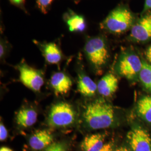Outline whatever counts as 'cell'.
I'll list each match as a JSON object with an SVG mask.
<instances>
[{"label": "cell", "mask_w": 151, "mask_h": 151, "mask_svg": "<svg viewBox=\"0 0 151 151\" xmlns=\"http://www.w3.org/2000/svg\"><path fill=\"white\" fill-rule=\"evenodd\" d=\"M83 118L87 126L92 129L110 127L114 121V111L111 105L102 100H96L87 104Z\"/></svg>", "instance_id": "6da1fadb"}, {"label": "cell", "mask_w": 151, "mask_h": 151, "mask_svg": "<svg viewBox=\"0 0 151 151\" xmlns=\"http://www.w3.org/2000/svg\"><path fill=\"white\" fill-rule=\"evenodd\" d=\"M134 20V16L128 9L119 6L109 13L100 24V27L108 32L119 35L132 27Z\"/></svg>", "instance_id": "7a4b0ae2"}, {"label": "cell", "mask_w": 151, "mask_h": 151, "mask_svg": "<svg viewBox=\"0 0 151 151\" xmlns=\"http://www.w3.org/2000/svg\"><path fill=\"white\" fill-rule=\"evenodd\" d=\"M84 52L88 61L96 71L103 68L109 58L107 44L101 37H95L87 39Z\"/></svg>", "instance_id": "3957f363"}, {"label": "cell", "mask_w": 151, "mask_h": 151, "mask_svg": "<svg viewBox=\"0 0 151 151\" xmlns=\"http://www.w3.org/2000/svg\"><path fill=\"white\" fill-rule=\"evenodd\" d=\"M75 112L72 106L66 103H60L51 108L48 118L49 126L53 128H62L73 124Z\"/></svg>", "instance_id": "277c9868"}, {"label": "cell", "mask_w": 151, "mask_h": 151, "mask_svg": "<svg viewBox=\"0 0 151 151\" xmlns=\"http://www.w3.org/2000/svg\"><path fill=\"white\" fill-rule=\"evenodd\" d=\"M17 68L20 73V80L25 86L34 91L41 89L44 85V78L40 71L25 63H21Z\"/></svg>", "instance_id": "5b68a950"}, {"label": "cell", "mask_w": 151, "mask_h": 151, "mask_svg": "<svg viewBox=\"0 0 151 151\" xmlns=\"http://www.w3.org/2000/svg\"><path fill=\"white\" fill-rule=\"evenodd\" d=\"M143 62L134 54H125L120 58L117 69L119 74L127 79H133L139 74Z\"/></svg>", "instance_id": "8992f818"}, {"label": "cell", "mask_w": 151, "mask_h": 151, "mask_svg": "<svg viewBox=\"0 0 151 151\" xmlns=\"http://www.w3.org/2000/svg\"><path fill=\"white\" fill-rule=\"evenodd\" d=\"M128 142L133 151H151V138L146 130L135 127L127 134Z\"/></svg>", "instance_id": "52a82bcc"}, {"label": "cell", "mask_w": 151, "mask_h": 151, "mask_svg": "<svg viewBox=\"0 0 151 151\" xmlns=\"http://www.w3.org/2000/svg\"><path fill=\"white\" fill-rule=\"evenodd\" d=\"M130 38L137 42H144L151 39V14H146L133 25Z\"/></svg>", "instance_id": "ba28073f"}, {"label": "cell", "mask_w": 151, "mask_h": 151, "mask_svg": "<svg viewBox=\"0 0 151 151\" xmlns=\"http://www.w3.org/2000/svg\"><path fill=\"white\" fill-rule=\"evenodd\" d=\"M53 137L48 131H36L29 139V145L32 150L39 151L47 148L53 143Z\"/></svg>", "instance_id": "9c48e42d"}, {"label": "cell", "mask_w": 151, "mask_h": 151, "mask_svg": "<svg viewBox=\"0 0 151 151\" xmlns=\"http://www.w3.org/2000/svg\"><path fill=\"white\" fill-rule=\"evenodd\" d=\"M50 84L56 94H65L72 85L70 78L63 72H57L52 76Z\"/></svg>", "instance_id": "30bf717a"}, {"label": "cell", "mask_w": 151, "mask_h": 151, "mask_svg": "<svg viewBox=\"0 0 151 151\" xmlns=\"http://www.w3.org/2000/svg\"><path fill=\"white\" fill-rule=\"evenodd\" d=\"M118 80L115 76L109 73L104 76L97 84V91L103 96L108 97L116 91Z\"/></svg>", "instance_id": "8fae6325"}, {"label": "cell", "mask_w": 151, "mask_h": 151, "mask_svg": "<svg viewBox=\"0 0 151 151\" xmlns=\"http://www.w3.org/2000/svg\"><path fill=\"white\" fill-rule=\"evenodd\" d=\"M63 18L70 32H82L86 29L85 19L81 15L69 10L65 14Z\"/></svg>", "instance_id": "7c38bea8"}, {"label": "cell", "mask_w": 151, "mask_h": 151, "mask_svg": "<svg viewBox=\"0 0 151 151\" xmlns=\"http://www.w3.org/2000/svg\"><path fill=\"white\" fill-rule=\"evenodd\" d=\"M43 54L46 61L49 64L57 65L62 59V53L55 43H48L41 45Z\"/></svg>", "instance_id": "4fadbf2b"}, {"label": "cell", "mask_w": 151, "mask_h": 151, "mask_svg": "<svg viewBox=\"0 0 151 151\" xmlns=\"http://www.w3.org/2000/svg\"><path fill=\"white\" fill-rule=\"evenodd\" d=\"M38 114L35 110L29 108H24L16 115L17 124L22 128L30 127L37 122Z\"/></svg>", "instance_id": "5bb4252c"}, {"label": "cell", "mask_w": 151, "mask_h": 151, "mask_svg": "<svg viewBox=\"0 0 151 151\" xmlns=\"http://www.w3.org/2000/svg\"><path fill=\"white\" fill-rule=\"evenodd\" d=\"M104 137L101 134L86 136L81 145L82 151H100L104 146Z\"/></svg>", "instance_id": "9a60e30c"}, {"label": "cell", "mask_w": 151, "mask_h": 151, "mask_svg": "<svg viewBox=\"0 0 151 151\" xmlns=\"http://www.w3.org/2000/svg\"><path fill=\"white\" fill-rule=\"evenodd\" d=\"M97 90V85L90 77L83 73L79 75L78 90L82 95L87 97L92 96Z\"/></svg>", "instance_id": "2e32d148"}, {"label": "cell", "mask_w": 151, "mask_h": 151, "mask_svg": "<svg viewBox=\"0 0 151 151\" xmlns=\"http://www.w3.org/2000/svg\"><path fill=\"white\" fill-rule=\"evenodd\" d=\"M137 110L140 116L151 124V96L142 97L138 101Z\"/></svg>", "instance_id": "e0dca14e"}, {"label": "cell", "mask_w": 151, "mask_h": 151, "mask_svg": "<svg viewBox=\"0 0 151 151\" xmlns=\"http://www.w3.org/2000/svg\"><path fill=\"white\" fill-rule=\"evenodd\" d=\"M139 77L143 86L148 91L151 92V65L143 62Z\"/></svg>", "instance_id": "ac0fdd59"}, {"label": "cell", "mask_w": 151, "mask_h": 151, "mask_svg": "<svg viewBox=\"0 0 151 151\" xmlns=\"http://www.w3.org/2000/svg\"><path fill=\"white\" fill-rule=\"evenodd\" d=\"M54 0H37L36 3L39 10L44 14L48 13L50 6Z\"/></svg>", "instance_id": "d6986e66"}, {"label": "cell", "mask_w": 151, "mask_h": 151, "mask_svg": "<svg viewBox=\"0 0 151 151\" xmlns=\"http://www.w3.org/2000/svg\"><path fill=\"white\" fill-rule=\"evenodd\" d=\"M45 151H67L66 146L63 143H53L45 148Z\"/></svg>", "instance_id": "ffe728a7"}, {"label": "cell", "mask_w": 151, "mask_h": 151, "mask_svg": "<svg viewBox=\"0 0 151 151\" xmlns=\"http://www.w3.org/2000/svg\"><path fill=\"white\" fill-rule=\"evenodd\" d=\"M8 132L5 125L1 123L0 124V140L1 141H4L7 138Z\"/></svg>", "instance_id": "44dd1931"}, {"label": "cell", "mask_w": 151, "mask_h": 151, "mask_svg": "<svg viewBox=\"0 0 151 151\" xmlns=\"http://www.w3.org/2000/svg\"><path fill=\"white\" fill-rule=\"evenodd\" d=\"M12 4L19 7L21 9L24 8V5L25 4L26 0H9Z\"/></svg>", "instance_id": "7402d4cb"}, {"label": "cell", "mask_w": 151, "mask_h": 151, "mask_svg": "<svg viewBox=\"0 0 151 151\" xmlns=\"http://www.w3.org/2000/svg\"><path fill=\"white\" fill-rule=\"evenodd\" d=\"M5 52L6 48L5 47V43L4 42V40H1V45H0V57H1V58H2L4 57Z\"/></svg>", "instance_id": "603a6c76"}, {"label": "cell", "mask_w": 151, "mask_h": 151, "mask_svg": "<svg viewBox=\"0 0 151 151\" xmlns=\"http://www.w3.org/2000/svg\"><path fill=\"white\" fill-rule=\"evenodd\" d=\"M100 151H114L112 144L109 143H107L106 145H104L102 149Z\"/></svg>", "instance_id": "cb8c5ba5"}, {"label": "cell", "mask_w": 151, "mask_h": 151, "mask_svg": "<svg viewBox=\"0 0 151 151\" xmlns=\"http://www.w3.org/2000/svg\"><path fill=\"white\" fill-rule=\"evenodd\" d=\"M151 9V0H145L143 12H146Z\"/></svg>", "instance_id": "d4e9b609"}, {"label": "cell", "mask_w": 151, "mask_h": 151, "mask_svg": "<svg viewBox=\"0 0 151 151\" xmlns=\"http://www.w3.org/2000/svg\"><path fill=\"white\" fill-rule=\"evenodd\" d=\"M146 57L147 60L151 63V45L147 49L146 52Z\"/></svg>", "instance_id": "484cf974"}, {"label": "cell", "mask_w": 151, "mask_h": 151, "mask_svg": "<svg viewBox=\"0 0 151 151\" xmlns=\"http://www.w3.org/2000/svg\"><path fill=\"white\" fill-rule=\"evenodd\" d=\"M115 151H130L128 148H127L126 147H119L118 148H117Z\"/></svg>", "instance_id": "4316f807"}, {"label": "cell", "mask_w": 151, "mask_h": 151, "mask_svg": "<svg viewBox=\"0 0 151 151\" xmlns=\"http://www.w3.org/2000/svg\"><path fill=\"white\" fill-rule=\"evenodd\" d=\"M0 151H13L11 148L6 147H2L1 148Z\"/></svg>", "instance_id": "83f0119b"}]
</instances>
